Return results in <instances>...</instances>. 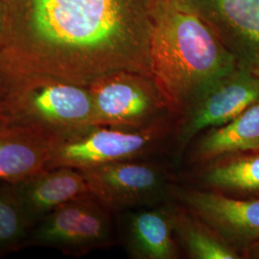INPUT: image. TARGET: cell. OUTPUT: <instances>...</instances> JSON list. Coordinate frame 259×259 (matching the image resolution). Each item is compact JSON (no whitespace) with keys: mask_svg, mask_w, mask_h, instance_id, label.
Listing matches in <instances>:
<instances>
[{"mask_svg":"<svg viewBox=\"0 0 259 259\" xmlns=\"http://www.w3.org/2000/svg\"><path fill=\"white\" fill-rule=\"evenodd\" d=\"M199 168L202 188L234 198H259V153L219 157Z\"/></svg>","mask_w":259,"mask_h":259,"instance_id":"cell-15","label":"cell"},{"mask_svg":"<svg viewBox=\"0 0 259 259\" xmlns=\"http://www.w3.org/2000/svg\"><path fill=\"white\" fill-rule=\"evenodd\" d=\"M0 118H1V119H2V117H1V114H0Z\"/></svg>","mask_w":259,"mask_h":259,"instance_id":"cell-20","label":"cell"},{"mask_svg":"<svg viewBox=\"0 0 259 259\" xmlns=\"http://www.w3.org/2000/svg\"><path fill=\"white\" fill-rule=\"evenodd\" d=\"M3 25H4V10H3V2L0 0V39L3 32Z\"/></svg>","mask_w":259,"mask_h":259,"instance_id":"cell-19","label":"cell"},{"mask_svg":"<svg viewBox=\"0 0 259 259\" xmlns=\"http://www.w3.org/2000/svg\"><path fill=\"white\" fill-rule=\"evenodd\" d=\"M88 88L94 105V125L141 129L171 115L150 76L117 72Z\"/></svg>","mask_w":259,"mask_h":259,"instance_id":"cell-7","label":"cell"},{"mask_svg":"<svg viewBox=\"0 0 259 259\" xmlns=\"http://www.w3.org/2000/svg\"><path fill=\"white\" fill-rule=\"evenodd\" d=\"M152 79L180 119L210 84L237 67L234 56L191 0H162L150 44Z\"/></svg>","mask_w":259,"mask_h":259,"instance_id":"cell-2","label":"cell"},{"mask_svg":"<svg viewBox=\"0 0 259 259\" xmlns=\"http://www.w3.org/2000/svg\"><path fill=\"white\" fill-rule=\"evenodd\" d=\"M173 205H151L130 213L125 243L136 259L180 258L181 249L174 233Z\"/></svg>","mask_w":259,"mask_h":259,"instance_id":"cell-13","label":"cell"},{"mask_svg":"<svg viewBox=\"0 0 259 259\" xmlns=\"http://www.w3.org/2000/svg\"><path fill=\"white\" fill-rule=\"evenodd\" d=\"M176 124V118L170 115L141 129L91 125L77 130L56 140L47 169L83 170L119 160L146 158L175 136Z\"/></svg>","mask_w":259,"mask_h":259,"instance_id":"cell-4","label":"cell"},{"mask_svg":"<svg viewBox=\"0 0 259 259\" xmlns=\"http://www.w3.org/2000/svg\"><path fill=\"white\" fill-rule=\"evenodd\" d=\"M189 146V161L197 167L219 157L258 151L259 100L229 123L204 131Z\"/></svg>","mask_w":259,"mask_h":259,"instance_id":"cell-14","label":"cell"},{"mask_svg":"<svg viewBox=\"0 0 259 259\" xmlns=\"http://www.w3.org/2000/svg\"><path fill=\"white\" fill-rule=\"evenodd\" d=\"M90 192L111 213L155 205L171 194L165 167L142 159L119 160L80 170Z\"/></svg>","mask_w":259,"mask_h":259,"instance_id":"cell-6","label":"cell"},{"mask_svg":"<svg viewBox=\"0 0 259 259\" xmlns=\"http://www.w3.org/2000/svg\"><path fill=\"white\" fill-rule=\"evenodd\" d=\"M2 119L44 130L57 139L94 125L89 88L51 79H26L0 85Z\"/></svg>","mask_w":259,"mask_h":259,"instance_id":"cell-3","label":"cell"},{"mask_svg":"<svg viewBox=\"0 0 259 259\" xmlns=\"http://www.w3.org/2000/svg\"><path fill=\"white\" fill-rule=\"evenodd\" d=\"M162 0H2L0 85L51 79L90 87L117 72L151 75Z\"/></svg>","mask_w":259,"mask_h":259,"instance_id":"cell-1","label":"cell"},{"mask_svg":"<svg viewBox=\"0 0 259 259\" xmlns=\"http://www.w3.org/2000/svg\"><path fill=\"white\" fill-rule=\"evenodd\" d=\"M112 213L92 193L56 208L30 230L27 246L52 248L83 256L113 244Z\"/></svg>","mask_w":259,"mask_h":259,"instance_id":"cell-5","label":"cell"},{"mask_svg":"<svg viewBox=\"0 0 259 259\" xmlns=\"http://www.w3.org/2000/svg\"><path fill=\"white\" fill-rule=\"evenodd\" d=\"M258 100V78L237 66L204 90L177 120V153H184L200 134L229 123Z\"/></svg>","mask_w":259,"mask_h":259,"instance_id":"cell-8","label":"cell"},{"mask_svg":"<svg viewBox=\"0 0 259 259\" xmlns=\"http://www.w3.org/2000/svg\"><path fill=\"white\" fill-rule=\"evenodd\" d=\"M217 22L214 29L237 66L259 79V0H191Z\"/></svg>","mask_w":259,"mask_h":259,"instance_id":"cell-10","label":"cell"},{"mask_svg":"<svg viewBox=\"0 0 259 259\" xmlns=\"http://www.w3.org/2000/svg\"><path fill=\"white\" fill-rule=\"evenodd\" d=\"M174 233L180 249L189 258H242L221 234L181 204L175 206Z\"/></svg>","mask_w":259,"mask_h":259,"instance_id":"cell-16","label":"cell"},{"mask_svg":"<svg viewBox=\"0 0 259 259\" xmlns=\"http://www.w3.org/2000/svg\"><path fill=\"white\" fill-rule=\"evenodd\" d=\"M242 255H245V257L248 258H259V241L250 246Z\"/></svg>","mask_w":259,"mask_h":259,"instance_id":"cell-18","label":"cell"},{"mask_svg":"<svg viewBox=\"0 0 259 259\" xmlns=\"http://www.w3.org/2000/svg\"><path fill=\"white\" fill-rule=\"evenodd\" d=\"M171 195L221 234L241 255L258 242L259 198H234L204 188L176 186L172 187Z\"/></svg>","mask_w":259,"mask_h":259,"instance_id":"cell-9","label":"cell"},{"mask_svg":"<svg viewBox=\"0 0 259 259\" xmlns=\"http://www.w3.org/2000/svg\"><path fill=\"white\" fill-rule=\"evenodd\" d=\"M31 228L12 184L0 182V257L26 247Z\"/></svg>","mask_w":259,"mask_h":259,"instance_id":"cell-17","label":"cell"},{"mask_svg":"<svg viewBox=\"0 0 259 259\" xmlns=\"http://www.w3.org/2000/svg\"><path fill=\"white\" fill-rule=\"evenodd\" d=\"M57 138L0 118V182L17 184L47 169Z\"/></svg>","mask_w":259,"mask_h":259,"instance_id":"cell-11","label":"cell"},{"mask_svg":"<svg viewBox=\"0 0 259 259\" xmlns=\"http://www.w3.org/2000/svg\"><path fill=\"white\" fill-rule=\"evenodd\" d=\"M12 185L31 227L59 206L91 193L83 173L69 167L47 169Z\"/></svg>","mask_w":259,"mask_h":259,"instance_id":"cell-12","label":"cell"}]
</instances>
